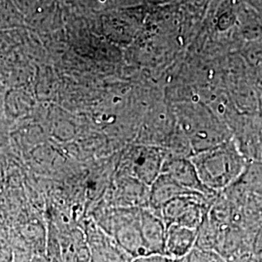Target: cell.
Masks as SVG:
<instances>
[{"mask_svg": "<svg viewBox=\"0 0 262 262\" xmlns=\"http://www.w3.org/2000/svg\"><path fill=\"white\" fill-rule=\"evenodd\" d=\"M189 158L201 183L215 193L231 185L243 171V158L232 141H225Z\"/></svg>", "mask_w": 262, "mask_h": 262, "instance_id": "obj_1", "label": "cell"}, {"mask_svg": "<svg viewBox=\"0 0 262 262\" xmlns=\"http://www.w3.org/2000/svg\"><path fill=\"white\" fill-rule=\"evenodd\" d=\"M211 199L201 193L182 195L167 202L158 215L166 226L178 225L198 229L209 213Z\"/></svg>", "mask_w": 262, "mask_h": 262, "instance_id": "obj_2", "label": "cell"}, {"mask_svg": "<svg viewBox=\"0 0 262 262\" xmlns=\"http://www.w3.org/2000/svg\"><path fill=\"white\" fill-rule=\"evenodd\" d=\"M141 209L133 208L127 211L125 216L114 228L116 243L132 258L149 254L141 233Z\"/></svg>", "mask_w": 262, "mask_h": 262, "instance_id": "obj_3", "label": "cell"}, {"mask_svg": "<svg viewBox=\"0 0 262 262\" xmlns=\"http://www.w3.org/2000/svg\"><path fill=\"white\" fill-rule=\"evenodd\" d=\"M167 152L154 146L141 145L131 155V170L134 178L150 187L162 172Z\"/></svg>", "mask_w": 262, "mask_h": 262, "instance_id": "obj_4", "label": "cell"}, {"mask_svg": "<svg viewBox=\"0 0 262 262\" xmlns=\"http://www.w3.org/2000/svg\"><path fill=\"white\" fill-rule=\"evenodd\" d=\"M169 175L183 187L192 191H196L209 197H213L216 193L209 190L198 177L196 169L189 157L167 154L164 160L162 172Z\"/></svg>", "mask_w": 262, "mask_h": 262, "instance_id": "obj_5", "label": "cell"}, {"mask_svg": "<svg viewBox=\"0 0 262 262\" xmlns=\"http://www.w3.org/2000/svg\"><path fill=\"white\" fill-rule=\"evenodd\" d=\"M198 229L187 226H167L164 246V256L171 260H184L196 247Z\"/></svg>", "mask_w": 262, "mask_h": 262, "instance_id": "obj_6", "label": "cell"}, {"mask_svg": "<svg viewBox=\"0 0 262 262\" xmlns=\"http://www.w3.org/2000/svg\"><path fill=\"white\" fill-rule=\"evenodd\" d=\"M141 233L149 254L164 255L165 236L167 226L157 213L149 208H142L140 212Z\"/></svg>", "mask_w": 262, "mask_h": 262, "instance_id": "obj_7", "label": "cell"}, {"mask_svg": "<svg viewBox=\"0 0 262 262\" xmlns=\"http://www.w3.org/2000/svg\"><path fill=\"white\" fill-rule=\"evenodd\" d=\"M199 193L181 186L178 182L165 173H161L150 186L149 209L159 214L160 209L167 202L182 195ZM202 194V193H201Z\"/></svg>", "mask_w": 262, "mask_h": 262, "instance_id": "obj_8", "label": "cell"}, {"mask_svg": "<svg viewBox=\"0 0 262 262\" xmlns=\"http://www.w3.org/2000/svg\"><path fill=\"white\" fill-rule=\"evenodd\" d=\"M185 260V262H225L223 257L214 251H205L198 248H194Z\"/></svg>", "mask_w": 262, "mask_h": 262, "instance_id": "obj_9", "label": "cell"}, {"mask_svg": "<svg viewBox=\"0 0 262 262\" xmlns=\"http://www.w3.org/2000/svg\"><path fill=\"white\" fill-rule=\"evenodd\" d=\"M169 258L162 254H146L133 257L130 262H169Z\"/></svg>", "mask_w": 262, "mask_h": 262, "instance_id": "obj_10", "label": "cell"}, {"mask_svg": "<svg viewBox=\"0 0 262 262\" xmlns=\"http://www.w3.org/2000/svg\"><path fill=\"white\" fill-rule=\"evenodd\" d=\"M27 262H48L46 260V258H44V257H42V256H34V257H32V258H30L29 260H28Z\"/></svg>", "mask_w": 262, "mask_h": 262, "instance_id": "obj_11", "label": "cell"}]
</instances>
